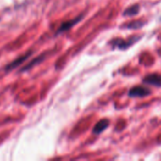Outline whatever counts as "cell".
I'll return each instance as SVG.
<instances>
[{
	"label": "cell",
	"mask_w": 161,
	"mask_h": 161,
	"mask_svg": "<svg viewBox=\"0 0 161 161\" xmlns=\"http://www.w3.org/2000/svg\"><path fill=\"white\" fill-rule=\"evenodd\" d=\"M82 16L83 15H80L79 17H76L73 20H70V21H67V22H64L63 24H61V25L59 26V28L58 29L57 31V34H59V33H62L66 30H69L71 27H73L77 22H79L81 19H82Z\"/></svg>",
	"instance_id": "cell-2"
},
{
	"label": "cell",
	"mask_w": 161,
	"mask_h": 161,
	"mask_svg": "<svg viewBox=\"0 0 161 161\" xmlns=\"http://www.w3.org/2000/svg\"><path fill=\"white\" fill-rule=\"evenodd\" d=\"M151 93L150 89L142 86H137L129 91V96L131 97H144Z\"/></svg>",
	"instance_id": "cell-1"
},
{
	"label": "cell",
	"mask_w": 161,
	"mask_h": 161,
	"mask_svg": "<svg viewBox=\"0 0 161 161\" xmlns=\"http://www.w3.org/2000/svg\"><path fill=\"white\" fill-rule=\"evenodd\" d=\"M108 126V121L104 119L100 122H98L95 126L93 127V133L94 134H100L101 132H103L107 127Z\"/></svg>",
	"instance_id": "cell-5"
},
{
	"label": "cell",
	"mask_w": 161,
	"mask_h": 161,
	"mask_svg": "<svg viewBox=\"0 0 161 161\" xmlns=\"http://www.w3.org/2000/svg\"><path fill=\"white\" fill-rule=\"evenodd\" d=\"M144 82L149 85L161 86V75H149L144 78Z\"/></svg>",
	"instance_id": "cell-4"
},
{
	"label": "cell",
	"mask_w": 161,
	"mask_h": 161,
	"mask_svg": "<svg viewBox=\"0 0 161 161\" xmlns=\"http://www.w3.org/2000/svg\"><path fill=\"white\" fill-rule=\"evenodd\" d=\"M139 8L140 7L138 5H134L130 8H128L125 11V16H133V15H136L138 12H139Z\"/></svg>",
	"instance_id": "cell-7"
},
{
	"label": "cell",
	"mask_w": 161,
	"mask_h": 161,
	"mask_svg": "<svg viewBox=\"0 0 161 161\" xmlns=\"http://www.w3.org/2000/svg\"><path fill=\"white\" fill-rule=\"evenodd\" d=\"M31 54H32V52H28V53H26L25 55H24V56H22V57H20V58H18L16 60H14V61H12L11 63H9V64L6 67V70L9 71V70H11V69H13V68H15V67L19 66L21 63H23L25 60H26V59H27V58H28Z\"/></svg>",
	"instance_id": "cell-3"
},
{
	"label": "cell",
	"mask_w": 161,
	"mask_h": 161,
	"mask_svg": "<svg viewBox=\"0 0 161 161\" xmlns=\"http://www.w3.org/2000/svg\"><path fill=\"white\" fill-rule=\"evenodd\" d=\"M112 43L114 44V46H117L120 49H126L129 45H131L133 42H128L125 40H114L112 42Z\"/></svg>",
	"instance_id": "cell-6"
}]
</instances>
